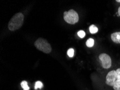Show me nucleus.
Masks as SVG:
<instances>
[{
	"instance_id": "nucleus-1",
	"label": "nucleus",
	"mask_w": 120,
	"mask_h": 90,
	"mask_svg": "<svg viewBox=\"0 0 120 90\" xmlns=\"http://www.w3.org/2000/svg\"><path fill=\"white\" fill-rule=\"evenodd\" d=\"M106 84L113 87L114 90H120V68L108 72L106 76Z\"/></svg>"
},
{
	"instance_id": "nucleus-2",
	"label": "nucleus",
	"mask_w": 120,
	"mask_h": 90,
	"mask_svg": "<svg viewBox=\"0 0 120 90\" xmlns=\"http://www.w3.org/2000/svg\"><path fill=\"white\" fill-rule=\"evenodd\" d=\"M24 15L21 12L16 14L12 16L8 23V29L11 31L21 28L24 22Z\"/></svg>"
},
{
	"instance_id": "nucleus-3",
	"label": "nucleus",
	"mask_w": 120,
	"mask_h": 90,
	"mask_svg": "<svg viewBox=\"0 0 120 90\" xmlns=\"http://www.w3.org/2000/svg\"><path fill=\"white\" fill-rule=\"evenodd\" d=\"M34 45L36 49L45 54H50L52 51L51 45L44 38H39L37 39L34 42Z\"/></svg>"
},
{
	"instance_id": "nucleus-4",
	"label": "nucleus",
	"mask_w": 120,
	"mask_h": 90,
	"mask_svg": "<svg viewBox=\"0 0 120 90\" xmlns=\"http://www.w3.org/2000/svg\"><path fill=\"white\" fill-rule=\"evenodd\" d=\"M64 19L67 23L74 24L79 21V15L73 9H71L68 12H65L64 13Z\"/></svg>"
},
{
	"instance_id": "nucleus-5",
	"label": "nucleus",
	"mask_w": 120,
	"mask_h": 90,
	"mask_svg": "<svg viewBox=\"0 0 120 90\" xmlns=\"http://www.w3.org/2000/svg\"><path fill=\"white\" fill-rule=\"evenodd\" d=\"M99 59L101 62L102 67L104 69H109L112 66V59L110 57L106 54H101L99 56Z\"/></svg>"
},
{
	"instance_id": "nucleus-6",
	"label": "nucleus",
	"mask_w": 120,
	"mask_h": 90,
	"mask_svg": "<svg viewBox=\"0 0 120 90\" xmlns=\"http://www.w3.org/2000/svg\"><path fill=\"white\" fill-rule=\"evenodd\" d=\"M111 39L114 43L120 44V32H116L111 35Z\"/></svg>"
},
{
	"instance_id": "nucleus-7",
	"label": "nucleus",
	"mask_w": 120,
	"mask_h": 90,
	"mask_svg": "<svg viewBox=\"0 0 120 90\" xmlns=\"http://www.w3.org/2000/svg\"><path fill=\"white\" fill-rule=\"evenodd\" d=\"M90 31L92 34H95V33L98 31V28L96 27L95 25H91L90 27Z\"/></svg>"
},
{
	"instance_id": "nucleus-8",
	"label": "nucleus",
	"mask_w": 120,
	"mask_h": 90,
	"mask_svg": "<svg viewBox=\"0 0 120 90\" xmlns=\"http://www.w3.org/2000/svg\"><path fill=\"white\" fill-rule=\"evenodd\" d=\"M86 45L88 47H92L94 46V40L92 38H89L86 42Z\"/></svg>"
},
{
	"instance_id": "nucleus-9",
	"label": "nucleus",
	"mask_w": 120,
	"mask_h": 90,
	"mask_svg": "<svg viewBox=\"0 0 120 90\" xmlns=\"http://www.w3.org/2000/svg\"><path fill=\"white\" fill-rule=\"evenodd\" d=\"M21 85L24 90H29V89H30V87L28 85V82L26 81H25V80L21 82Z\"/></svg>"
},
{
	"instance_id": "nucleus-10",
	"label": "nucleus",
	"mask_w": 120,
	"mask_h": 90,
	"mask_svg": "<svg viewBox=\"0 0 120 90\" xmlns=\"http://www.w3.org/2000/svg\"><path fill=\"white\" fill-rule=\"evenodd\" d=\"M43 87V84L42 82L40 81L36 82L35 83V86H34V89L35 90H37V89H41Z\"/></svg>"
},
{
	"instance_id": "nucleus-11",
	"label": "nucleus",
	"mask_w": 120,
	"mask_h": 90,
	"mask_svg": "<svg viewBox=\"0 0 120 90\" xmlns=\"http://www.w3.org/2000/svg\"><path fill=\"white\" fill-rule=\"evenodd\" d=\"M67 55H68V56L72 58L74 56V50L72 48H70L68 50V51H67Z\"/></svg>"
},
{
	"instance_id": "nucleus-12",
	"label": "nucleus",
	"mask_w": 120,
	"mask_h": 90,
	"mask_svg": "<svg viewBox=\"0 0 120 90\" xmlns=\"http://www.w3.org/2000/svg\"><path fill=\"white\" fill-rule=\"evenodd\" d=\"M78 35L79 37L82 38L84 37L85 35H86V33H85L84 31L80 30V31H79L78 32Z\"/></svg>"
},
{
	"instance_id": "nucleus-13",
	"label": "nucleus",
	"mask_w": 120,
	"mask_h": 90,
	"mask_svg": "<svg viewBox=\"0 0 120 90\" xmlns=\"http://www.w3.org/2000/svg\"><path fill=\"white\" fill-rule=\"evenodd\" d=\"M118 14H119V15L120 16V7L119 8V9H118Z\"/></svg>"
},
{
	"instance_id": "nucleus-14",
	"label": "nucleus",
	"mask_w": 120,
	"mask_h": 90,
	"mask_svg": "<svg viewBox=\"0 0 120 90\" xmlns=\"http://www.w3.org/2000/svg\"><path fill=\"white\" fill-rule=\"evenodd\" d=\"M116 1L117 2H120V0H116Z\"/></svg>"
}]
</instances>
